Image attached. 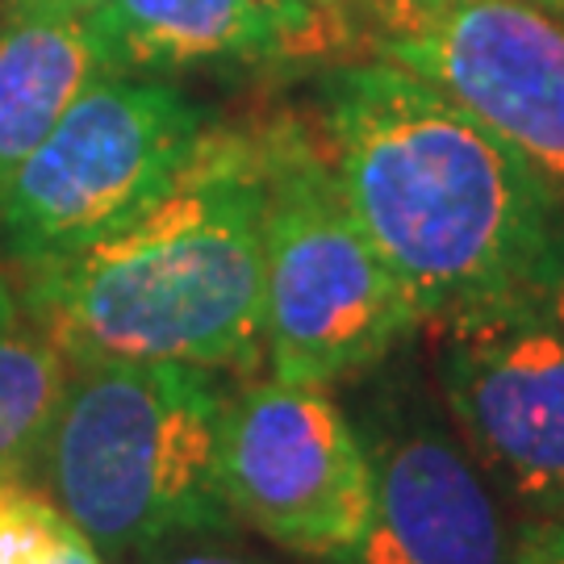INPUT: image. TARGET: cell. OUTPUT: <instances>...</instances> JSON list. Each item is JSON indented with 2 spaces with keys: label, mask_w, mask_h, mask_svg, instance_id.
<instances>
[{
  "label": "cell",
  "mask_w": 564,
  "mask_h": 564,
  "mask_svg": "<svg viewBox=\"0 0 564 564\" xmlns=\"http://www.w3.org/2000/svg\"><path fill=\"white\" fill-rule=\"evenodd\" d=\"M343 197L423 323L531 297L561 247V193L519 147L389 59L326 80Z\"/></svg>",
  "instance_id": "6da1fadb"
},
{
  "label": "cell",
  "mask_w": 564,
  "mask_h": 564,
  "mask_svg": "<svg viewBox=\"0 0 564 564\" xmlns=\"http://www.w3.org/2000/svg\"><path fill=\"white\" fill-rule=\"evenodd\" d=\"M260 126H205L181 172L118 226L21 268L67 360L251 368L263 351Z\"/></svg>",
  "instance_id": "7a4b0ae2"
},
{
  "label": "cell",
  "mask_w": 564,
  "mask_h": 564,
  "mask_svg": "<svg viewBox=\"0 0 564 564\" xmlns=\"http://www.w3.org/2000/svg\"><path fill=\"white\" fill-rule=\"evenodd\" d=\"M226 405L197 364L72 360L39 460L51 502L109 556L226 531Z\"/></svg>",
  "instance_id": "3957f363"
},
{
  "label": "cell",
  "mask_w": 564,
  "mask_h": 564,
  "mask_svg": "<svg viewBox=\"0 0 564 564\" xmlns=\"http://www.w3.org/2000/svg\"><path fill=\"white\" fill-rule=\"evenodd\" d=\"M263 356L276 381L335 384L423 326L343 197L326 142L297 113L260 121Z\"/></svg>",
  "instance_id": "277c9868"
},
{
  "label": "cell",
  "mask_w": 564,
  "mask_h": 564,
  "mask_svg": "<svg viewBox=\"0 0 564 564\" xmlns=\"http://www.w3.org/2000/svg\"><path fill=\"white\" fill-rule=\"evenodd\" d=\"M205 126L172 84L101 72L0 188L4 251L34 268L105 235L181 172Z\"/></svg>",
  "instance_id": "5b68a950"
},
{
  "label": "cell",
  "mask_w": 564,
  "mask_h": 564,
  "mask_svg": "<svg viewBox=\"0 0 564 564\" xmlns=\"http://www.w3.org/2000/svg\"><path fill=\"white\" fill-rule=\"evenodd\" d=\"M381 59L519 147L564 202V18L531 0H351Z\"/></svg>",
  "instance_id": "8992f818"
},
{
  "label": "cell",
  "mask_w": 564,
  "mask_h": 564,
  "mask_svg": "<svg viewBox=\"0 0 564 564\" xmlns=\"http://www.w3.org/2000/svg\"><path fill=\"white\" fill-rule=\"evenodd\" d=\"M223 485L239 519L314 561L351 552L372 514V456L326 384L272 377L230 398Z\"/></svg>",
  "instance_id": "52a82bcc"
},
{
  "label": "cell",
  "mask_w": 564,
  "mask_h": 564,
  "mask_svg": "<svg viewBox=\"0 0 564 564\" xmlns=\"http://www.w3.org/2000/svg\"><path fill=\"white\" fill-rule=\"evenodd\" d=\"M440 335V381L473 456L514 502L564 514V330L519 297Z\"/></svg>",
  "instance_id": "ba28073f"
},
{
  "label": "cell",
  "mask_w": 564,
  "mask_h": 564,
  "mask_svg": "<svg viewBox=\"0 0 564 564\" xmlns=\"http://www.w3.org/2000/svg\"><path fill=\"white\" fill-rule=\"evenodd\" d=\"M97 59L113 76L193 63L326 59L356 42V13L305 0H101L88 18Z\"/></svg>",
  "instance_id": "9c48e42d"
},
{
  "label": "cell",
  "mask_w": 564,
  "mask_h": 564,
  "mask_svg": "<svg viewBox=\"0 0 564 564\" xmlns=\"http://www.w3.org/2000/svg\"><path fill=\"white\" fill-rule=\"evenodd\" d=\"M372 514L351 552L323 564H506V527L481 473L435 423L368 444Z\"/></svg>",
  "instance_id": "30bf717a"
},
{
  "label": "cell",
  "mask_w": 564,
  "mask_h": 564,
  "mask_svg": "<svg viewBox=\"0 0 564 564\" xmlns=\"http://www.w3.org/2000/svg\"><path fill=\"white\" fill-rule=\"evenodd\" d=\"M101 72L80 13L0 0V188Z\"/></svg>",
  "instance_id": "8fae6325"
},
{
  "label": "cell",
  "mask_w": 564,
  "mask_h": 564,
  "mask_svg": "<svg viewBox=\"0 0 564 564\" xmlns=\"http://www.w3.org/2000/svg\"><path fill=\"white\" fill-rule=\"evenodd\" d=\"M72 360L0 276V481L39 468Z\"/></svg>",
  "instance_id": "7c38bea8"
},
{
  "label": "cell",
  "mask_w": 564,
  "mask_h": 564,
  "mask_svg": "<svg viewBox=\"0 0 564 564\" xmlns=\"http://www.w3.org/2000/svg\"><path fill=\"white\" fill-rule=\"evenodd\" d=\"M531 297H535L540 310L564 330V239H561V247H556V256H552V263H547V272L540 276V284H535Z\"/></svg>",
  "instance_id": "4fadbf2b"
},
{
  "label": "cell",
  "mask_w": 564,
  "mask_h": 564,
  "mask_svg": "<svg viewBox=\"0 0 564 564\" xmlns=\"http://www.w3.org/2000/svg\"><path fill=\"white\" fill-rule=\"evenodd\" d=\"M519 564H564V523L556 527V531L540 535V540L519 556Z\"/></svg>",
  "instance_id": "5bb4252c"
},
{
  "label": "cell",
  "mask_w": 564,
  "mask_h": 564,
  "mask_svg": "<svg viewBox=\"0 0 564 564\" xmlns=\"http://www.w3.org/2000/svg\"><path fill=\"white\" fill-rule=\"evenodd\" d=\"M151 564H251L242 556H230V552H172V556H160Z\"/></svg>",
  "instance_id": "9a60e30c"
},
{
  "label": "cell",
  "mask_w": 564,
  "mask_h": 564,
  "mask_svg": "<svg viewBox=\"0 0 564 564\" xmlns=\"http://www.w3.org/2000/svg\"><path fill=\"white\" fill-rule=\"evenodd\" d=\"M55 4H63V9H72V13H80V18H88L101 0H55Z\"/></svg>",
  "instance_id": "2e32d148"
},
{
  "label": "cell",
  "mask_w": 564,
  "mask_h": 564,
  "mask_svg": "<svg viewBox=\"0 0 564 564\" xmlns=\"http://www.w3.org/2000/svg\"><path fill=\"white\" fill-rule=\"evenodd\" d=\"M305 4H318V9H339V13H356L351 0H305Z\"/></svg>",
  "instance_id": "e0dca14e"
},
{
  "label": "cell",
  "mask_w": 564,
  "mask_h": 564,
  "mask_svg": "<svg viewBox=\"0 0 564 564\" xmlns=\"http://www.w3.org/2000/svg\"><path fill=\"white\" fill-rule=\"evenodd\" d=\"M531 4H540V9H552V13H561V18H564V0H531Z\"/></svg>",
  "instance_id": "ac0fdd59"
}]
</instances>
